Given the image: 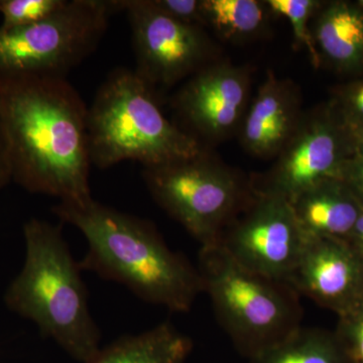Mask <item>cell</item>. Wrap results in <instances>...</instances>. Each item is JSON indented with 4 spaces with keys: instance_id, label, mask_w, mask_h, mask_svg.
Listing matches in <instances>:
<instances>
[{
    "instance_id": "1",
    "label": "cell",
    "mask_w": 363,
    "mask_h": 363,
    "mask_svg": "<svg viewBox=\"0 0 363 363\" xmlns=\"http://www.w3.org/2000/svg\"><path fill=\"white\" fill-rule=\"evenodd\" d=\"M11 179L28 192L83 202L90 189L88 107L67 78H0Z\"/></svg>"
},
{
    "instance_id": "2",
    "label": "cell",
    "mask_w": 363,
    "mask_h": 363,
    "mask_svg": "<svg viewBox=\"0 0 363 363\" xmlns=\"http://www.w3.org/2000/svg\"><path fill=\"white\" fill-rule=\"evenodd\" d=\"M52 211L84 235L88 252L79 262L82 271L117 281L145 302L177 313L188 312L203 292L197 267L173 252L152 222L93 198L59 202Z\"/></svg>"
},
{
    "instance_id": "3",
    "label": "cell",
    "mask_w": 363,
    "mask_h": 363,
    "mask_svg": "<svg viewBox=\"0 0 363 363\" xmlns=\"http://www.w3.org/2000/svg\"><path fill=\"white\" fill-rule=\"evenodd\" d=\"M23 233L25 264L7 290L6 304L74 359L87 362L101 348V336L90 314L80 264L72 257L61 226L32 219Z\"/></svg>"
},
{
    "instance_id": "4",
    "label": "cell",
    "mask_w": 363,
    "mask_h": 363,
    "mask_svg": "<svg viewBox=\"0 0 363 363\" xmlns=\"http://www.w3.org/2000/svg\"><path fill=\"white\" fill-rule=\"evenodd\" d=\"M160 101L133 69L112 71L88 107L91 164L102 169L125 161L156 166L205 149L164 116Z\"/></svg>"
},
{
    "instance_id": "5",
    "label": "cell",
    "mask_w": 363,
    "mask_h": 363,
    "mask_svg": "<svg viewBox=\"0 0 363 363\" xmlns=\"http://www.w3.org/2000/svg\"><path fill=\"white\" fill-rule=\"evenodd\" d=\"M197 269L217 320L243 357L252 360L300 328V296L286 281L245 269L218 243L201 247Z\"/></svg>"
},
{
    "instance_id": "6",
    "label": "cell",
    "mask_w": 363,
    "mask_h": 363,
    "mask_svg": "<svg viewBox=\"0 0 363 363\" xmlns=\"http://www.w3.org/2000/svg\"><path fill=\"white\" fill-rule=\"evenodd\" d=\"M142 176L154 201L201 247L217 243L255 193L250 178L227 166L211 149L143 167Z\"/></svg>"
},
{
    "instance_id": "7",
    "label": "cell",
    "mask_w": 363,
    "mask_h": 363,
    "mask_svg": "<svg viewBox=\"0 0 363 363\" xmlns=\"http://www.w3.org/2000/svg\"><path fill=\"white\" fill-rule=\"evenodd\" d=\"M123 11L124 0H68L40 23L0 28V78H67L96 51L111 16Z\"/></svg>"
},
{
    "instance_id": "8",
    "label": "cell",
    "mask_w": 363,
    "mask_h": 363,
    "mask_svg": "<svg viewBox=\"0 0 363 363\" xmlns=\"http://www.w3.org/2000/svg\"><path fill=\"white\" fill-rule=\"evenodd\" d=\"M354 133L330 101L305 111L291 140L266 173L250 178L253 191L289 203L320 182L340 179Z\"/></svg>"
},
{
    "instance_id": "9",
    "label": "cell",
    "mask_w": 363,
    "mask_h": 363,
    "mask_svg": "<svg viewBox=\"0 0 363 363\" xmlns=\"http://www.w3.org/2000/svg\"><path fill=\"white\" fill-rule=\"evenodd\" d=\"M123 13L130 26L133 70L159 95L222 59L206 28L169 18L152 0H124Z\"/></svg>"
},
{
    "instance_id": "10",
    "label": "cell",
    "mask_w": 363,
    "mask_h": 363,
    "mask_svg": "<svg viewBox=\"0 0 363 363\" xmlns=\"http://www.w3.org/2000/svg\"><path fill=\"white\" fill-rule=\"evenodd\" d=\"M306 242L290 203L257 192L217 241L245 269L286 283Z\"/></svg>"
},
{
    "instance_id": "11",
    "label": "cell",
    "mask_w": 363,
    "mask_h": 363,
    "mask_svg": "<svg viewBox=\"0 0 363 363\" xmlns=\"http://www.w3.org/2000/svg\"><path fill=\"white\" fill-rule=\"evenodd\" d=\"M252 69L220 59L183 83L171 99L173 121L205 149L238 135L250 104Z\"/></svg>"
},
{
    "instance_id": "12",
    "label": "cell",
    "mask_w": 363,
    "mask_h": 363,
    "mask_svg": "<svg viewBox=\"0 0 363 363\" xmlns=\"http://www.w3.org/2000/svg\"><path fill=\"white\" fill-rule=\"evenodd\" d=\"M286 283L339 316L363 302V262L345 240L308 238Z\"/></svg>"
},
{
    "instance_id": "13",
    "label": "cell",
    "mask_w": 363,
    "mask_h": 363,
    "mask_svg": "<svg viewBox=\"0 0 363 363\" xmlns=\"http://www.w3.org/2000/svg\"><path fill=\"white\" fill-rule=\"evenodd\" d=\"M302 104L295 82L267 72L238 133L243 150L257 159H276L302 121Z\"/></svg>"
},
{
    "instance_id": "14",
    "label": "cell",
    "mask_w": 363,
    "mask_h": 363,
    "mask_svg": "<svg viewBox=\"0 0 363 363\" xmlns=\"http://www.w3.org/2000/svg\"><path fill=\"white\" fill-rule=\"evenodd\" d=\"M311 25L321 65L347 79L363 73V9L358 1H323Z\"/></svg>"
},
{
    "instance_id": "15",
    "label": "cell",
    "mask_w": 363,
    "mask_h": 363,
    "mask_svg": "<svg viewBox=\"0 0 363 363\" xmlns=\"http://www.w3.org/2000/svg\"><path fill=\"white\" fill-rule=\"evenodd\" d=\"M306 238L345 240L363 207L341 179H328L290 203Z\"/></svg>"
},
{
    "instance_id": "16",
    "label": "cell",
    "mask_w": 363,
    "mask_h": 363,
    "mask_svg": "<svg viewBox=\"0 0 363 363\" xmlns=\"http://www.w3.org/2000/svg\"><path fill=\"white\" fill-rule=\"evenodd\" d=\"M193 350L188 336L169 322L117 339L85 363H186Z\"/></svg>"
},
{
    "instance_id": "17",
    "label": "cell",
    "mask_w": 363,
    "mask_h": 363,
    "mask_svg": "<svg viewBox=\"0 0 363 363\" xmlns=\"http://www.w3.org/2000/svg\"><path fill=\"white\" fill-rule=\"evenodd\" d=\"M205 26L217 38L233 44L257 40L267 33L269 14L266 1L201 0Z\"/></svg>"
},
{
    "instance_id": "18",
    "label": "cell",
    "mask_w": 363,
    "mask_h": 363,
    "mask_svg": "<svg viewBox=\"0 0 363 363\" xmlns=\"http://www.w3.org/2000/svg\"><path fill=\"white\" fill-rule=\"evenodd\" d=\"M250 363H350L333 332L301 326Z\"/></svg>"
},
{
    "instance_id": "19",
    "label": "cell",
    "mask_w": 363,
    "mask_h": 363,
    "mask_svg": "<svg viewBox=\"0 0 363 363\" xmlns=\"http://www.w3.org/2000/svg\"><path fill=\"white\" fill-rule=\"evenodd\" d=\"M272 13L284 16L293 28L294 40L298 49L307 50L315 69L321 67L311 30V21L323 1L320 0H267Z\"/></svg>"
},
{
    "instance_id": "20",
    "label": "cell",
    "mask_w": 363,
    "mask_h": 363,
    "mask_svg": "<svg viewBox=\"0 0 363 363\" xmlns=\"http://www.w3.org/2000/svg\"><path fill=\"white\" fill-rule=\"evenodd\" d=\"M68 0H0V28H21L50 18L66 6Z\"/></svg>"
},
{
    "instance_id": "21",
    "label": "cell",
    "mask_w": 363,
    "mask_h": 363,
    "mask_svg": "<svg viewBox=\"0 0 363 363\" xmlns=\"http://www.w3.org/2000/svg\"><path fill=\"white\" fill-rule=\"evenodd\" d=\"M329 101L346 125L363 135V73L332 88Z\"/></svg>"
},
{
    "instance_id": "22",
    "label": "cell",
    "mask_w": 363,
    "mask_h": 363,
    "mask_svg": "<svg viewBox=\"0 0 363 363\" xmlns=\"http://www.w3.org/2000/svg\"><path fill=\"white\" fill-rule=\"evenodd\" d=\"M333 334L348 362L363 363V302L339 315Z\"/></svg>"
},
{
    "instance_id": "23",
    "label": "cell",
    "mask_w": 363,
    "mask_h": 363,
    "mask_svg": "<svg viewBox=\"0 0 363 363\" xmlns=\"http://www.w3.org/2000/svg\"><path fill=\"white\" fill-rule=\"evenodd\" d=\"M157 9L174 20L187 25L205 26L201 0H152ZM207 30V28H206Z\"/></svg>"
},
{
    "instance_id": "24",
    "label": "cell",
    "mask_w": 363,
    "mask_h": 363,
    "mask_svg": "<svg viewBox=\"0 0 363 363\" xmlns=\"http://www.w3.org/2000/svg\"><path fill=\"white\" fill-rule=\"evenodd\" d=\"M341 180L350 187L363 207V135L354 133V143L341 172Z\"/></svg>"
},
{
    "instance_id": "25",
    "label": "cell",
    "mask_w": 363,
    "mask_h": 363,
    "mask_svg": "<svg viewBox=\"0 0 363 363\" xmlns=\"http://www.w3.org/2000/svg\"><path fill=\"white\" fill-rule=\"evenodd\" d=\"M11 180L13 179H11L9 140H7L4 117L0 111V189L6 186Z\"/></svg>"
},
{
    "instance_id": "26",
    "label": "cell",
    "mask_w": 363,
    "mask_h": 363,
    "mask_svg": "<svg viewBox=\"0 0 363 363\" xmlns=\"http://www.w3.org/2000/svg\"><path fill=\"white\" fill-rule=\"evenodd\" d=\"M345 242L363 262V209L352 230L345 238Z\"/></svg>"
},
{
    "instance_id": "27",
    "label": "cell",
    "mask_w": 363,
    "mask_h": 363,
    "mask_svg": "<svg viewBox=\"0 0 363 363\" xmlns=\"http://www.w3.org/2000/svg\"><path fill=\"white\" fill-rule=\"evenodd\" d=\"M358 4H359L360 6H362V7L363 9V0H358Z\"/></svg>"
}]
</instances>
